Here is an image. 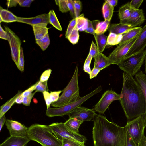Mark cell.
<instances>
[{
    "label": "cell",
    "mask_w": 146,
    "mask_h": 146,
    "mask_svg": "<svg viewBox=\"0 0 146 146\" xmlns=\"http://www.w3.org/2000/svg\"><path fill=\"white\" fill-rule=\"evenodd\" d=\"M119 101L128 121L144 115L146 104L144 96L133 77L124 72Z\"/></svg>",
    "instance_id": "6da1fadb"
},
{
    "label": "cell",
    "mask_w": 146,
    "mask_h": 146,
    "mask_svg": "<svg viewBox=\"0 0 146 146\" xmlns=\"http://www.w3.org/2000/svg\"><path fill=\"white\" fill-rule=\"evenodd\" d=\"M92 137L94 146H125L127 130L96 113L93 118Z\"/></svg>",
    "instance_id": "7a4b0ae2"
},
{
    "label": "cell",
    "mask_w": 146,
    "mask_h": 146,
    "mask_svg": "<svg viewBox=\"0 0 146 146\" xmlns=\"http://www.w3.org/2000/svg\"><path fill=\"white\" fill-rule=\"evenodd\" d=\"M27 137L42 146H62V141L55 136L46 125H32L28 128Z\"/></svg>",
    "instance_id": "3957f363"
},
{
    "label": "cell",
    "mask_w": 146,
    "mask_h": 146,
    "mask_svg": "<svg viewBox=\"0 0 146 146\" xmlns=\"http://www.w3.org/2000/svg\"><path fill=\"white\" fill-rule=\"evenodd\" d=\"M62 94L58 100L52 103L51 106L59 108L76 102L81 98L79 94L78 83V66L77 65L74 73L66 86L62 90Z\"/></svg>",
    "instance_id": "277c9868"
},
{
    "label": "cell",
    "mask_w": 146,
    "mask_h": 146,
    "mask_svg": "<svg viewBox=\"0 0 146 146\" xmlns=\"http://www.w3.org/2000/svg\"><path fill=\"white\" fill-rule=\"evenodd\" d=\"M146 56V48L135 54L124 58L118 66L124 72L133 77L140 70Z\"/></svg>",
    "instance_id": "5b68a950"
},
{
    "label": "cell",
    "mask_w": 146,
    "mask_h": 146,
    "mask_svg": "<svg viewBox=\"0 0 146 146\" xmlns=\"http://www.w3.org/2000/svg\"><path fill=\"white\" fill-rule=\"evenodd\" d=\"M102 90L101 86H99L92 92L81 97L79 100L75 102L57 108L50 107L47 109L46 114L47 116L50 117L62 116L67 115L73 110L77 107L80 106L85 101L93 95L99 92Z\"/></svg>",
    "instance_id": "8992f818"
},
{
    "label": "cell",
    "mask_w": 146,
    "mask_h": 146,
    "mask_svg": "<svg viewBox=\"0 0 146 146\" xmlns=\"http://www.w3.org/2000/svg\"><path fill=\"white\" fill-rule=\"evenodd\" d=\"M48 126L52 133L58 139L62 141L66 139L74 141L84 145L86 138L85 137L75 133L68 129L64 123H55L51 124Z\"/></svg>",
    "instance_id": "52a82bcc"
},
{
    "label": "cell",
    "mask_w": 146,
    "mask_h": 146,
    "mask_svg": "<svg viewBox=\"0 0 146 146\" xmlns=\"http://www.w3.org/2000/svg\"><path fill=\"white\" fill-rule=\"evenodd\" d=\"M125 126L127 131L137 145L144 134V129L146 127L144 115L128 121Z\"/></svg>",
    "instance_id": "ba28073f"
},
{
    "label": "cell",
    "mask_w": 146,
    "mask_h": 146,
    "mask_svg": "<svg viewBox=\"0 0 146 146\" xmlns=\"http://www.w3.org/2000/svg\"><path fill=\"white\" fill-rule=\"evenodd\" d=\"M138 35L128 41L119 44L108 57L111 64L118 65L120 63L135 41Z\"/></svg>",
    "instance_id": "9c48e42d"
},
{
    "label": "cell",
    "mask_w": 146,
    "mask_h": 146,
    "mask_svg": "<svg viewBox=\"0 0 146 146\" xmlns=\"http://www.w3.org/2000/svg\"><path fill=\"white\" fill-rule=\"evenodd\" d=\"M120 96L112 90H108L103 94L98 102L95 105L93 110L101 114H103L112 102L119 100Z\"/></svg>",
    "instance_id": "30bf717a"
},
{
    "label": "cell",
    "mask_w": 146,
    "mask_h": 146,
    "mask_svg": "<svg viewBox=\"0 0 146 146\" xmlns=\"http://www.w3.org/2000/svg\"><path fill=\"white\" fill-rule=\"evenodd\" d=\"M5 31L7 32L8 41L10 46L12 59L17 67L18 66L21 41L19 37L10 28L5 26Z\"/></svg>",
    "instance_id": "8fae6325"
},
{
    "label": "cell",
    "mask_w": 146,
    "mask_h": 146,
    "mask_svg": "<svg viewBox=\"0 0 146 146\" xmlns=\"http://www.w3.org/2000/svg\"><path fill=\"white\" fill-rule=\"evenodd\" d=\"M96 113L93 109L79 106L69 112L68 115L70 118H76L82 121L93 119Z\"/></svg>",
    "instance_id": "7c38bea8"
},
{
    "label": "cell",
    "mask_w": 146,
    "mask_h": 146,
    "mask_svg": "<svg viewBox=\"0 0 146 146\" xmlns=\"http://www.w3.org/2000/svg\"><path fill=\"white\" fill-rule=\"evenodd\" d=\"M146 46V24L142 27L141 32L125 58L138 53L145 49Z\"/></svg>",
    "instance_id": "4fadbf2b"
},
{
    "label": "cell",
    "mask_w": 146,
    "mask_h": 146,
    "mask_svg": "<svg viewBox=\"0 0 146 146\" xmlns=\"http://www.w3.org/2000/svg\"><path fill=\"white\" fill-rule=\"evenodd\" d=\"M5 124L9 131L10 136L27 137L28 128L19 122L7 119Z\"/></svg>",
    "instance_id": "5bb4252c"
},
{
    "label": "cell",
    "mask_w": 146,
    "mask_h": 146,
    "mask_svg": "<svg viewBox=\"0 0 146 146\" xmlns=\"http://www.w3.org/2000/svg\"><path fill=\"white\" fill-rule=\"evenodd\" d=\"M145 20V16L142 9H133L130 17L125 20L120 21V22L135 27L143 24Z\"/></svg>",
    "instance_id": "9a60e30c"
},
{
    "label": "cell",
    "mask_w": 146,
    "mask_h": 146,
    "mask_svg": "<svg viewBox=\"0 0 146 146\" xmlns=\"http://www.w3.org/2000/svg\"><path fill=\"white\" fill-rule=\"evenodd\" d=\"M17 22L29 24L31 26L41 23H49L48 14H43L34 17L24 18L18 17Z\"/></svg>",
    "instance_id": "2e32d148"
},
{
    "label": "cell",
    "mask_w": 146,
    "mask_h": 146,
    "mask_svg": "<svg viewBox=\"0 0 146 146\" xmlns=\"http://www.w3.org/2000/svg\"><path fill=\"white\" fill-rule=\"evenodd\" d=\"M30 141L27 137L11 136L0 146H25Z\"/></svg>",
    "instance_id": "e0dca14e"
},
{
    "label": "cell",
    "mask_w": 146,
    "mask_h": 146,
    "mask_svg": "<svg viewBox=\"0 0 146 146\" xmlns=\"http://www.w3.org/2000/svg\"><path fill=\"white\" fill-rule=\"evenodd\" d=\"M94 58V67L99 69L100 70L111 65L108 57L102 53L99 52Z\"/></svg>",
    "instance_id": "ac0fdd59"
},
{
    "label": "cell",
    "mask_w": 146,
    "mask_h": 146,
    "mask_svg": "<svg viewBox=\"0 0 146 146\" xmlns=\"http://www.w3.org/2000/svg\"><path fill=\"white\" fill-rule=\"evenodd\" d=\"M47 24L41 23L32 25L35 40H38L43 38L48 33Z\"/></svg>",
    "instance_id": "d6986e66"
},
{
    "label": "cell",
    "mask_w": 146,
    "mask_h": 146,
    "mask_svg": "<svg viewBox=\"0 0 146 146\" xmlns=\"http://www.w3.org/2000/svg\"><path fill=\"white\" fill-rule=\"evenodd\" d=\"M133 28L134 27L131 25L120 23L110 25L108 30L110 33L121 35L124 34Z\"/></svg>",
    "instance_id": "ffe728a7"
},
{
    "label": "cell",
    "mask_w": 146,
    "mask_h": 146,
    "mask_svg": "<svg viewBox=\"0 0 146 146\" xmlns=\"http://www.w3.org/2000/svg\"><path fill=\"white\" fill-rule=\"evenodd\" d=\"M135 78L143 92L146 104V74L140 70L135 75ZM144 115L146 124V108Z\"/></svg>",
    "instance_id": "44dd1931"
},
{
    "label": "cell",
    "mask_w": 146,
    "mask_h": 146,
    "mask_svg": "<svg viewBox=\"0 0 146 146\" xmlns=\"http://www.w3.org/2000/svg\"><path fill=\"white\" fill-rule=\"evenodd\" d=\"M142 29L141 27H136L127 31L123 34L122 38L119 44L128 41L138 36L141 32Z\"/></svg>",
    "instance_id": "7402d4cb"
},
{
    "label": "cell",
    "mask_w": 146,
    "mask_h": 146,
    "mask_svg": "<svg viewBox=\"0 0 146 146\" xmlns=\"http://www.w3.org/2000/svg\"><path fill=\"white\" fill-rule=\"evenodd\" d=\"M18 17L11 12L0 7V18L2 22L9 23L17 21Z\"/></svg>",
    "instance_id": "603a6c76"
},
{
    "label": "cell",
    "mask_w": 146,
    "mask_h": 146,
    "mask_svg": "<svg viewBox=\"0 0 146 146\" xmlns=\"http://www.w3.org/2000/svg\"><path fill=\"white\" fill-rule=\"evenodd\" d=\"M21 91H18L17 93L12 98L1 106L0 108V118L5 115L15 102L17 98L22 93Z\"/></svg>",
    "instance_id": "cb8c5ba5"
},
{
    "label": "cell",
    "mask_w": 146,
    "mask_h": 146,
    "mask_svg": "<svg viewBox=\"0 0 146 146\" xmlns=\"http://www.w3.org/2000/svg\"><path fill=\"white\" fill-rule=\"evenodd\" d=\"M133 9L130 5L129 2L121 6L118 11L120 21L128 19L130 17Z\"/></svg>",
    "instance_id": "d4e9b609"
},
{
    "label": "cell",
    "mask_w": 146,
    "mask_h": 146,
    "mask_svg": "<svg viewBox=\"0 0 146 146\" xmlns=\"http://www.w3.org/2000/svg\"><path fill=\"white\" fill-rule=\"evenodd\" d=\"M83 121L76 118H70L64 123L65 126L70 130L77 133H79L78 129Z\"/></svg>",
    "instance_id": "484cf974"
},
{
    "label": "cell",
    "mask_w": 146,
    "mask_h": 146,
    "mask_svg": "<svg viewBox=\"0 0 146 146\" xmlns=\"http://www.w3.org/2000/svg\"><path fill=\"white\" fill-rule=\"evenodd\" d=\"M94 36L98 51L102 53L107 45L108 37L104 34L98 35L95 34Z\"/></svg>",
    "instance_id": "4316f807"
},
{
    "label": "cell",
    "mask_w": 146,
    "mask_h": 146,
    "mask_svg": "<svg viewBox=\"0 0 146 146\" xmlns=\"http://www.w3.org/2000/svg\"><path fill=\"white\" fill-rule=\"evenodd\" d=\"M114 8L111 6L106 0L105 1L102 9L105 21H110L113 15Z\"/></svg>",
    "instance_id": "83f0119b"
},
{
    "label": "cell",
    "mask_w": 146,
    "mask_h": 146,
    "mask_svg": "<svg viewBox=\"0 0 146 146\" xmlns=\"http://www.w3.org/2000/svg\"><path fill=\"white\" fill-rule=\"evenodd\" d=\"M110 24V21H104L100 22L98 20H96L95 27V33L98 35L104 34L108 29Z\"/></svg>",
    "instance_id": "f1b7e54d"
},
{
    "label": "cell",
    "mask_w": 146,
    "mask_h": 146,
    "mask_svg": "<svg viewBox=\"0 0 146 146\" xmlns=\"http://www.w3.org/2000/svg\"><path fill=\"white\" fill-rule=\"evenodd\" d=\"M88 20L84 17L83 14L76 18V26L78 31L85 32L88 27Z\"/></svg>",
    "instance_id": "f546056e"
},
{
    "label": "cell",
    "mask_w": 146,
    "mask_h": 146,
    "mask_svg": "<svg viewBox=\"0 0 146 146\" xmlns=\"http://www.w3.org/2000/svg\"><path fill=\"white\" fill-rule=\"evenodd\" d=\"M123 35L110 33L107 38V45L114 46L119 44L121 40Z\"/></svg>",
    "instance_id": "4dcf8cb0"
},
{
    "label": "cell",
    "mask_w": 146,
    "mask_h": 146,
    "mask_svg": "<svg viewBox=\"0 0 146 146\" xmlns=\"http://www.w3.org/2000/svg\"><path fill=\"white\" fill-rule=\"evenodd\" d=\"M48 14L49 23L58 30L62 31V27L54 10H50Z\"/></svg>",
    "instance_id": "1f68e13d"
},
{
    "label": "cell",
    "mask_w": 146,
    "mask_h": 146,
    "mask_svg": "<svg viewBox=\"0 0 146 146\" xmlns=\"http://www.w3.org/2000/svg\"><path fill=\"white\" fill-rule=\"evenodd\" d=\"M50 42L48 33L42 39L36 40V43L39 45L43 51H44L47 49L50 44Z\"/></svg>",
    "instance_id": "d6a6232c"
},
{
    "label": "cell",
    "mask_w": 146,
    "mask_h": 146,
    "mask_svg": "<svg viewBox=\"0 0 146 146\" xmlns=\"http://www.w3.org/2000/svg\"><path fill=\"white\" fill-rule=\"evenodd\" d=\"M78 31L76 25L75 28L68 38L67 39L73 44H76L78 41L79 37Z\"/></svg>",
    "instance_id": "836d02e7"
},
{
    "label": "cell",
    "mask_w": 146,
    "mask_h": 146,
    "mask_svg": "<svg viewBox=\"0 0 146 146\" xmlns=\"http://www.w3.org/2000/svg\"><path fill=\"white\" fill-rule=\"evenodd\" d=\"M35 90L36 92H39L43 93L45 91L48 92L47 81L42 82L39 80Z\"/></svg>",
    "instance_id": "e575fe53"
},
{
    "label": "cell",
    "mask_w": 146,
    "mask_h": 146,
    "mask_svg": "<svg viewBox=\"0 0 146 146\" xmlns=\"http://www.w3.org/2000/svg\"><path fill=\"white\" fill-rule=\"evenodd\" d=\"M76 24V18L73 19L69 23L66 31L65 36L66 39L70 35L75 28Z\"/></svg>",
    "instance_id": "d590c367"
},
{
    "label": "cell",
    "mask_w": 146,
    "mask_h": 146,
    "mask_svg": "<svg viewBox=\"0 0 146 146\" xmlns=\"http://www.w3.org/2000/svg\"><path fill=\"white\" fill-rule=\"evenodd\" d=\"M92 58V56L89 54L85 60L83 66V70L89 74L91 71L90 65Z\"/></svg>",
    "instance_id": "8d00e7d4"
},
{
    "label": "cell",
    "mask_w": 146,
    "mask_h": 146,
    "mask_svg": "<svg viewBox=\"0 0 146 146\" xmlns=\"http://www.w3.org/2000/svg\"><path fill=\"white\" fill-rule=\"evenodd\" d=\"M62 141V146H85L77 142L66 139H63Z\"/></svg>",
    "instance_id": "74e56055"
},
{
    "label": "cell",
    "mask_w": 146,
    "mask_h": 146,
    "mask_svg": "<svg viewBox=\"0 0 146 146\" xmlns=\"http://www.w3.org/2000/svg\"><path fill=\"white\" fill-rule=\"evenodd\" d=\"M24 60L23 49L21 48L20 49L19 60L18 66L17 68L19 70L23 72L24 70Z\"/></svg>",
    "instance_id": "f35d334b"
},
{
    "label": "cell",
    "mask_w": 146,
    "mask_h": 146,
    "mask_svg": "<svg viewBox=\"0 0 146 146\" xmlns=\"http://www.w3.org/2000/svg\"><path fill=\"white\" fill-rule=\"evenodd\" d=\"M58 5L59 10L62 13H65L69 11L66 0H59Z\"/></svg>",
    "instance_id": "ab89813d"
},
{
    "label": "cell",
    "mask_w": 146,
    "mask_h": 146,
    "mask_svg": "<svg viewBox=\"0 0 146 146\" xmlns=\"http://www.w3.org/2000/svg\"><path fill=\"white\" fill-rule=\"evenodd\" d=\"M75 13L76 18L80 15L82 5L81 1L79 0H74Z\"/></svg>",
    "instance_id": "60d3db41"
},
{
    "label": "cell",
    "mask_w": 146,
    "mask_h": 146,
    "mask_svg": "<svg viewBox=\"0 0 146 146\" xmlns=\"http://www.w3.org/2000/svg\"><path fill=\"white\" fill-rule=\"evenodd\" d=\"M67 2L70 15L73 19L76 18L74 7V0H66Z\"/></svg>",
    "instance_id": "b9f144b4"
},
{
    "label": "cell",
    "mask_w": 146,
    "mask_h": 146,
    "mask_svg": "<svg viewBox=\"0 0 146 146\" xmlns=\"http://www.w3.org/2000/svg\"><path fill=\"white\" fill-rule=\"evenodd\" d=\"M99 52L98 50L97 45L92 41L91 45L89 54L91 55L92 58L95 57Z\"/></svg>",
    "instance_id": "7bdbcfd3"
},
{
    "label": "cell",
    "mask_w": 146,
    "mask_h": 146,
    "mask_svg": "<svg viewBox=\"0 0 146 146\" xmlns=\"http://www.w3.org/2000/svg\"><path fill=\"white\" fill-rule=\"evenodd\" d=\"M39 81L37 82L35 84L30 86L23 92H22L21 93V95L23 97H25L28 96L31 94L32 93V92L35 90L36 87Z\"/></svg>",
    "instance_id": "ee69618b"
},
{
    "label": "cell",
    "mask_w": 146,
    "mask_h": 146,
    "mask_svg": "<svg viewBox=\"0 0 146 146\" xmlns=\"http://www.w3.org/2000/svg\"><path fill=\"white\" fill-rule=\"evenodd\" d=\"M143 1V0H132L129 2V5L132 9H138Z\"/></svg>",
    "instance_id": "f6af8a7d"
},
{
    "label": "cell",
    "mask_w": 146,
    "mask_h": 146,
    "mask_svg": "<svg viewBox=\"0 0 146 146\" xmlns=\"http://www.w3.org/2000/svg\"><path fill=\"white\" fill-rule=\"evenodd\" d=\"M51 72V69H48L45 70L41 75L40 80L42 82L48 81Z\"/></svg>",
    "instance_id": "bcb514c9"
},
{
    "label": "cell",
    "mask_w": 146,
    "mask_h": 146,
    "mask_svg": "<svg viewBox=\"0 0 146 146\" xmlns=\"http://www.w3.org/2000/svg\"><path fill=\"white\" fill-rule=\"evenodd\" d=\"M62 92L61 90L51 92L50 94L52 103L55 102L58 100L60 97L59 95Z\"/></svg>",
    "instance_id": "7dc6e473"
},
{
    "label": "cell",
    "mask_w": 146,
    "mask_h": 146,
    "mask_svg": "<svg viewBox=\"0 0 146 146\" xmlns=\"http://www.w3.org/2000/svg\"><path fill=\"white\" fill-rule=\"evenodd\" d=\"M94 25L93 21L88 20V27L85 32L92 34L94 36L95 33L94 26Z\"/></svg>",
    "instance_id": "c3c4849f"
},
{
    "label": "cell",
    "mask_w": 146,
    "mask_h": 146,
    "mask_svg": "<svg viewBox=\"0 0 146 146\" xmlns=\"http://www.w3.org/2000/svg\"><path fill=\"white\" fill-rule=\"evenodd\" d=\"M43 96L46 103L47 109L50 107V105L52 103L50 97V93L48 92L45 91L43 93Z\"/></svg>",
    "instance_id": "681fc988"
},
{
    "label": "cell",
    "mask_w": 146,
    "mask_h": 146,
    "mask_svg": "<svg viewBox=\"0 0 146 146\" xmlns=\"http://www.w3.org/2000/svg\"><path fill=\"white\" fill-rule=\"evenodd\" d=\"M36 92L35 91L33 93H32L28 96L24 97L23 102V104L27 106H29L31 99L35 93Z\"/></svg>",
    "instance_id": "f907efd6"
},
{
    "label": "cell",
    "mask_w": 146,
    "mask_h": 146,
    "mask_svg": "<svg viewBox=\"0 0 146 146\" xmlns=\"http://www.w3.org/2000/svg\"><path fill=\"white\" fill-rule=\"evenodd\" d=\"M125 146H137L127 131Z\"/></svg>",
    "instance_id": "816d5d0a"
},
{
    "label": "cell",
    "mask_w": 146,
    "mask_h": 146,
    "mask_svg": "<svg viewBox=\"0 0 146 146\" xmlns=\"http://www.w3.org/2000/svg\"><path fill=\"white\" fill-rule=\"evenodd\" d=\"M18 4L22 7H29L33 0H17Z\"/></svg>",
    "instance_id": "f5cc1de1"
},
{
    "label": "cell",
    "mask_w": 146,
    "mask_h": 146,
    "mask_svg": "<svg viewBox=\"0 0 146 146\" xmlns=\"http://www.w3.org/2000/svg\"><path fill=\"white\" fill-rule=\"evenodd\" d=\"M0 38L5 40H8V36L7 32L0 25Z\"/></svg>",
    "instance_id": "db71d44e"
},
{
    "label": "cell",
    "mask_w": 146,
    "mask_h": 146,
    "mask_svg": "<svg viewBox=\"0 0 146 146\" xmlns=\"http://www.w3.org/2000/svg\"><path fill=\"white\" fill-rule=\"evenodd\" d=\"M100 70L99 69L94 67L89 74L90 79L96 76Z\"/></svg>",
    "instance_id": "11a10c76"
},
{
    "label": "cell",
    "mask_w": 146,
    "mask_h": 146,
    "mask_svg": "<svg viewBox=\"0 0 146 146\" xmlns=\"http://www.w3.org/2000/svg\"><path fill=\"white\" fill-rule=\"evenodd\" d=\"M7 3L8 8L16 7L18 4L17 0H7Z\"/></svg>",
    "instance_id": "9f6ffc18"
},
{
    "label": "cell",
    "mask_w": 146,
    "mask_h": 146,
    "mask_svg": "<svg viewBox=\"0 0 146 146\" xmlns=\"http://www.w3.org/2000/svg\"><path fill=\"white\" fill-rule=\"evenodd\" d=\"M137 146H146V137L143 134Z\"/></svg>",
    "instance_id": "6f0895ef"
},
{
    "label": "cell",
    "mask_w": 146,
    "mask_h": 146,
    "mask_svg": "<svg viewBox=\"0 0 146 146\" xmlns=\"http://www.w3.org/2000/svg\"><path fill=\"white\" fill-rule=\"evenodd\" d=\"M6 117L5 115H3L1 118H0V131L4 125L6 121Z\"/></svg>",
    "instance_id": "680465c9"
},
{
    "label": "cell",
    "mask_w": 146,
    "mask_h": 146,
    "mask_svg": "<svg viewBox=\"0 0 146 146\" xmlns=\"http://www.w3.org/2000/svg\"><path fill=\"white\" fill-rule=\"evenodd\" d=\"M24 98V97L21 95V94L15 100V102L18 104H20L22 103H23Z\"/></svg>",
    "instance_id": "91938a15"
},
{
    "label": "cell",
    "mask_w": 146,
    "mask_h": 146,
    "mask_svg": "<svg viewBox=\"0 0 146 146\" xmlns=\"http://www.w3.org/2000/svg\"><path fill=\"white\" fill-rule=\"evenodd\" d=\"M111 6L114 7L117 3L118 1L117 0H106Z\"/></svg>",
    "instance_id": "94428289"
},
{
    "label": "cell",
    "mask_w": 146,
    "mask_h": 146,
    "mask_svg": "<svg viewBox=\"0 0 146 146\" xmlns=\"http://www.w3.org/2000/svg\"><path fill=\"white\" fill-rule=\"evenodd\" d=\"M145 72L146 74V56H145Z\"/></svg>",
    "instance_id": "6125c7cd"
},
{
    "label": "cell",
    "mask_w": 146,
    "mask_h": 146,
    "mask_svg": "<svg viewBox=\"0 0 146 146\" xmlns=\"http://www.w3.org/2000/svg\"></svg>",
    "instance_id": "be15d7a7"
}]
</instances>
